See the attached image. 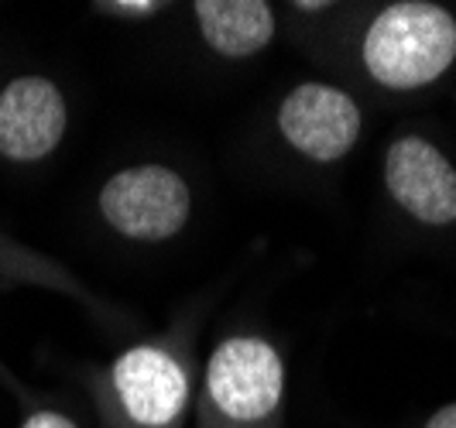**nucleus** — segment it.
Masks as SVG:
<instances>
[{
	"label": "nucleus",
	"mask_w": 456,
	"mask_h": 428,
	"mask_svg": "<svg viewBox=\"0 0 456 428\" xmlns=\"http://www.w3.org/2000/svg\"><path fill=\"white\" fill-rule=\"evenodd\" d=\"M456 59V21L439 4L402 0L385 7L364 38L367 72L388 90L436 83Z\"/></svg>",
	"instance_id": "obj_1"
},
{
	"label": "nucleus",
	"mask_w": 456,
	"mask_h": 428,
	"mask_svg": "<svg viewBox=\"0 0 456 428\" xmlns=\"http://www.w3.org/2000/svg\"><path fill=\"white\" fill-rule=\"evenodd\" d=\"M100 213L134 240H168L189 220V185L165 165L124 168L103 185Z\"/></svg>",
	"instance_id": "obj_2"
},
{
	"label": "nucleus",
	"mask_w": 456,
	"mask_h": 428,
	"mask_svg": "<svg viewBox=\"0 0 456 428\" xmlns=\"http://www.w3.org/2000/svg\"><path fill=\"white\" fill-rule=\"evenodd\" d=\"M206 387L213 405L227 418L257 422L268 418L285 387V367L272 343L257 336H237L216 346L206 367Z\"/></svg>",
	"instance_id": "obj_3"
},
{
	"label": "nucleus",
	"mask_w": 456,
	"mask_h": 428,
	"mask_svg": "<svg viewBox=\"0 0 456 428\" xmlns=\"http://www.w3.org/2000/svg\"><path fill=\"white\" fill-rule=\"evenodd\" d=\"M278 127L285 141L305 158L337 161L361 137V110L337 86L302 83L281 100Z\"/></svg>",
	"instance_id": "obj_4"
},
{
	"label": "nucleus",
	"mask_w": 456,
	"mask_h": 428,
	"mask_svg": "<svg viewBox=\"0 0 456 428\" xmlns=\"http://www.w3.org/2000/svg\"><path fill=\"white\" fill-rule=\"evenodd\" d=\"M385 182L391 199L419 223H456V168L429 141H395L385 158Z\"/></svg>",
	"instance_id": "obj_5"
},
{
	"label": "nucleus",
	"mask_w": 456,
	"mask_h": 428,
	"mask_svg": "<svg viewBox=\"0 0 456 428\" xmlns=\"http://www.w3.org/2000/svg\"><path fill=\"white\" fill-rule=\"evenodd\" d=\"M66 134V100L55 83L21 76L0 93V155L38 161L55 151Z\"/></svg>",
	"instance_id": "obj_6"
},
{
	"label": "nucleus",
	"mask_w": 456,
	"mask_h": 428,
	"mask_svg": "<svg viewBox=\"0 0 456 428\" xmlns=\"http://www.w3.org/2000/svg\"><path fill=\"white\" fill-rule=\"evenodd\" d=\"M114 387L127 415L148 428H161L183 415L189 398L185 370L161 346H131L114 363Z\"/></svg>",
	"instance_id": "obj_7"
},
{
	"label": "nucleus",
	"mask_w": 456,
	"mask_h": 428,
	"mask_svg": "<svg viewBox=\"0 0 456 428\" xmlns=\"http://www.w3.org/2000/svg\"><path fill=\"white\" fill-rule=\"evenodd\" d=\"M192 11L203 38L227 59H248L268 48L274 35V14L265 0H200Z\"/></svg>",
	"instance_id": "obj_8"
},
{
	"label": "nucleus",
	"mask_w": 456,
	"mask_h": 428,
	"mask_svg": "<svg viewBox=\"0 0 456 428\" xmlns=\"http://www.w3.org/2000/svg\"><path fill=\"white\" fill-rule=\"evenodd\" d=\"M96 11L120 14V18H144V14L161 11V4H148V0H144V4H127V0H124V4H114V0H110V4H96Z\"/></svg>",
	"instance_id": "obj_9"
},
{
	"label": "nucleus",
	"mask_w": 456,
	"mask_h": 428,
	"mask_svg": "<svg viewBox=\"0 0 456 428\" xmlns=\"http://www.w3.org/2000/svg\"><path fill=\"white\" fill-rule=\"evenodd\" d=\"M24 428H76L69 422L66 415H55V411H42V415H35V418H28Z\"/></svg>",
	"instance_id": "obj_10"
},
{
	"label": "nucleus",
	"mask_w": 456,
	"mask_h": 428,
	"mask_svg": "<svg viewBox=\"0 0 456 428\" xmlns=\"http://www.w3.org/2000/svg\"><path fill=\"white\" fill-rule=\"evenodd\" d=\"M426 428H456V405L439 408L433 418H429V425Z\"/></svg>",
	"instance_id": "obj_11"
}]
</instances>
